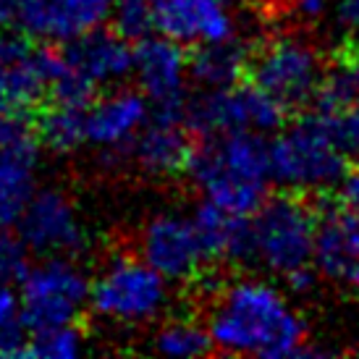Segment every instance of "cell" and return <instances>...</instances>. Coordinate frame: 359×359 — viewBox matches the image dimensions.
<instances>
[{
	"instance_id": "cell-1",
	"label": "cell",
	"mask_w": 359,
	"mask_h": 359,
	"mask_svg": "<svg viewBox=\"0 0 359 359\" xmlns=\"http://www.w3.org/2000/svg\"><path fill=\"white\" fill-rule=\"evenodd\" d=\"M208 330L223 354L265 359L297 357L304 346V323L278 291L262 280H231L210 294Z\"/></svg>"
},
{
	"instance_id": "cell-2",
	"label": "cell",
	"mask_w": 359,
	"mask_h": 359,
	"mask_svg": "<svg viewBox=\"0 0 359 359\" xmlns=\"http://www.w3.org/2000/svg\"><path fill=\"white\" fill-rule=\"evenodd\" d=\"M205 202L231 215H255L273 179L270 142L259 131H231L205 137L187 165Z\"/></svg>"
},
{
	"instance_id": "cell-3",
	"label": "cell",
	"mask_w": 359,
	"mask_h": 359,
	"mask_svg": "<svg viewBox=\"0 0 359 359\" xmlns=\"http://www.w3.org/2000/svg\"><path fill=\"white\" fill-rule=\"evenodd\" d=\"M170 304V280L140 255L118 252L92 276L90 309L118 328H144L158 323Z\"/></svg>"
},
{
	"instance_id": "cell-4",
	"label": "cell",
	"mask_w": 359,
	"mask_h": 359,
	"mask_svg": "<svg viewBox=\"0 0 359 359\" xmlns=\"http://www.w3.org/2000/svg\"><path fill=\"white\" fill-rule=\"evenodd\" d=\"M318 218L320 191L286 187L268 194L257 212L252 215L257 259L280 276L309 265L315 257Z\"/></svg>"
},
{
	"instance_id": "cell-5",
	"label": "cell",
	"mask_w": 359,
	"mask_h": 359,
	"mask_svg": "<svg viewBox=\"0 0 359 359\" xmlns=\"http://www.w3.org/2000/svg\"><path fill=\"white\" fill-rule=\"evenodd\" d=\"M92 278L74 255H42L19 280L21 312L32 333L76 325L90 307Z\"/></svg>"
},
{
	"instance_id": "cell-6",
	"label": "cell",
	"mask_w": 359,
	"mask_h": 359,
	"mask_svg": "<svg viewBox=\"0 0 359 359\" xmlns=\"http://www.w3.org/2000/svg\"><path fill=\"white\" fill-rule=\"evenodd\" d=\"M273 179L291 189H330L349 168V158L330 142L320 116L304 110L270 144Z\"/></svg>"
},
{
	"instance_id": "cell-7",
	"label": "cell",
	"mask_w": 359,
	"mask_h": 359,
	"mask_svg": "<svg viewBox=\"0 0 359 359\" xmlns=\"http://www.w3.org/2000/svg\"><path fill=\"white\" fill-rule=\"evenodd\" d=\"M184 118L191 134L197 137H218L231 131H259L270 134L286 126L289 110L268 92L255 87L252 81H241L233 87H215L191 97L184 108Z\"/></svg>"
},
{
	"instance_id": "cell-8",
	"label": "cell",
	"mask_w": 359,
	"mask_h": 359,
	"mask_svg": "<svg viewBox=\"0 0 359 359\" xmlns=\"http://www.w3.org/2000/svg\"><path fill=\"white\" fill-rule=\"evenodd\" d=\"M323 76L325 69L318 50L297 37H273L265 45H255L247 71V81L278 100L289 116L312 108Z\"/></svg>"
},
{
	"instance_id": "cell-9",
	"label": "cell",
	"mask_w": 359,
	"mask_h": 359,
	"mask_svg": "<svg viewBox=\"0 0 359 359\" xmlns=\"http://www.w3.org/2000/svg\"><path fill=\"white\" fill-rule=\"evenodd\" d=\"M63 71V53L32 45L19 32H0V116H27L50 95Z\"/></svg>"
},
{
	"instance_id": "cell-10",
	"label": "cell",
	"mask_w": 359,
	"mask_h": 359,
	"mask_svg": "<svg viewBox=\"0 0 359 359\" xmlns=\"http://www.w3.org/2000/svg\"><path fill=\"white\" fill-rule=\"evenodd\" d=\"M8 27L37 42H66L110 24L116 0H0Z\"/></svg>"
},
{
	"instance_id": "cell-11",
	"label": "cell",
	"mask_w": 359,
	"mask_h": 359,
	"mask_svg": "<svg viewBox=\"0 0 359 359\" xmlns=\"http://www.w3.org/2000/svg\"><path fill=\"white\" fill-rule=\"evenodd\" d=\"M137 255L170 283L200 278L202 268L210 265L194 218L173 210H160L142 223L137 233Z\"/></svg>"
},
{
	"instance_id": "cell-12",
	"label": "cell",
	"mask_w": 359,
	"mask_h": 359,
	"mask_svg": "<svg viewBox=\"0 0 359 359\" xmlns=\"http://www.w3.org/2000/svg\"><path fill=\"white\" fill-rule=\"evenodd\" d=\"M42 142L24 116H0V226H16L37 191Z\"/></svg>"
},
{
	"instance_id": "cell-13",
	"label": "cell",
	"mask_w": 359,
	"mask_h": 359,
	"mask_svg": "<svg viewBox=\"0 0 359 359\" xmlns=\"http://www.w3.org/2000/svg\"><path fill=\"white\" fill-rule=\"evenodd\" d=\"M16 229L37 255L76 257L90 244V233L84 229L76 202L60 187H37Z\"/></svg>"
},
{
	"instance_id": "cell-14",
	"label": "cell",
	"mask_w": 359,
	"mask_h": 359,
	"mask_svg": "<svg viewBox=\"0 0 359 359\" xmlns=\"http://www.w3.org/2000/svg\"><path fill=\"white\" fill-rule=\"evenodd\" d=\"M152 116V102L142 90L110 87L87 108V144L102 152L105 163L121 165L129 160L131 142Z\"/></svg>"
},
{
	"instance_id": "cell-15",
	"label": "cell",
	"mask_w": 359,
	"mask_h": 359,
	"mask_svg": "<svg viewBox=\"0 0 359 359\" xmlns=\"http://www.w3.org/2000/svg\"><path fill=\"white\" fill-rule=\"evenodd\" d=\"M131 76L152 108L184 110L187 108V84L191 79L189 55L181 42L165 34H150L134 42V71Z\"/></svg>"
},
{
	"instance_id": "cell-16",
	"label": "cell",
	"mask_w": 359,
	"mask_h": 359,
	"mask_svg": "<svg viewBox=\"0 0 359 359\" xmlns=\"http://www.w3.org/2000/svg\"><path fill=\"white\" fill-rule=\"evenodd\" d=\"M315 265L330 280L359 291V212L341 205L330 189H320Z\"/></svg>"
},
{
	"instance_id": "cell-17",
	"label": "cell",
	"mask_w": 359,
	"mask_h": 359,
	"mask_svg": "<svg viewBox=\"0 0 359 359\" xmlns=\"http://www.w3.org/2000/svg\"><path fill=\"white\" fill-rule=\"evenodd\" d=\"M191 152V129L187 126L184 110L152 108L150 121L131 142L129 163L150 179H170L187 170Z\"/></svg>"
},
{
	"instance_id": "cell-18",
	"label": "cell",
	"mask_w": 359,
	"mask_h": 359,
	"mask_svg": "<svg viewBox=\"0 0 359 359\" xmlns=\"http://www.w3.org/2000/svg\"><path fill=\"white\" fill-rule=\"evenodd\" d=\"M66 69L87 81L92 90L118 87L134 71V48L118 32H108L105 27L87 32L76 40L66 42Z\"/></svg>"
},
{
	"instance_id": "cell-19",
	"label": "cell",
	"mask_w": 359,
	"mask_h": 359,
	"mask_svg": "<svg viewBox=\"0 0 359 359\" xmlns=\"http://www.w3.org/2000/svg\"><path fill=\"white\" fill-rule=\"evenodd\" d=\"M233 0H158V32L184 48L236 37Z\"/></svg>"
},
{
	"instance_id": "cell-20",
	"label": "cell",
	"mask_w": 359,
	"mask_h": 359,
	"mask_svg": "<svg viewBox=\"0 0 359 359\" xmlns=\"http://www.w3.org/2000/svg\"><path fill=\"white\" fill-rule=\"evenodd\" d=\"M252 50H255V45L239 40V37L197 45L189 55L191 79L202 84L205 90L241 84V81H247Z\"/></svg>"
},
{
	"instance_id": "cell-21",
	"label": "cell",
	"mask_w": 359,
	"mask_h": 359,
	"mask_svg": "<svg viewBox=\"0 0 359 359\" xmlns=\"http://www.w3.org/2000/svg\"><path fill=\"white\" fill-rule=\"evenodd\" d=\"M37 137L42 147L55 155H71L87 144V108L53 100L37 121Z\"/></svg>"
},
{
	"instance_id": "cell-22",
	"label": "cell",
	"mask_w": 359,
	"mask_h": 359,
	"mask_svg": "<svg viewBox=\"0 0 359 359\" xmlns=\"http://www.w3.org/2000/svg\"><path fill=\"white\" fill-rule=\"evenodd\" d=\"M152 349L160 357L170 359H197L215 351L212 336L208 325H202L191 318L163 320L152 333Z\"/></svg>"
},
{
	"instance_id": "cell-23",
	"label": "cell",
	"mask_w": 359,
	"mask_h": 359,
	"mask_svg": "<svg viewBox=\"0 0 359 359\" xmlns=\"http://www.w3.org/2000/svg\"><path fill=\"white\" fill-rule=\"evenodd\" d=\"M29 328L21 312V294L0 283V357H27Z\"/></svg>"
},
{
	"instance_id": "cell-24",
	"label": "cell",
	"mask_w": 359,
	"mask_h": 359,
	"mask_svg": "<svg viewBox=\"0 0 359 359\" xmlns=\"http://www.w3.org/2000/svg\"><path fill=\"white\" fill-rule=\"evenodd\" d=\"M113 29L129 42H140L158 32V0H116Z\"/></svg>"
},
{
	"instance_id": "cell-25",
	"label": "cell",
	"mask_w": 359,
	"mask_h": 359,
	"mask_svg": "<svg viewBox=\"0 0 359 359\" xmlns=\"http://www.w3.org/2000/svg\"><path fill=\"white\" fill-rule=\"evenodd\" d=\"M84 354V336L76 325H58V328L37 330L29 336L27 357L40 359H74Z\"/></svg>"
},
{
	"instance_id": "cell-26",
	"label": "cell",
	"mask_w": 359,
	"mask_h": 359,
	"mask_svg": "<svg viewBox=\"0 0 359 359\" xmlns=\"http://www.w3.org/2000/svg\"><path fill=\"white\" fill-rule=\"evenodd\" d=\"M29 244L24 241L19 229L13 226H0V283H19L27 270H29Z\"/></svg>"
},
{
	"instance_id": "cell-27",
	"label": "cell",
	"mask_w": 359,
	"mask_h": 359,
	"mask_svg": "<svg viewBox=\"0 0 359 359\" xmlns=\"http://www.w3.org/2000/svg\"><path fill=\"white\" fill-rule=\"evenodd\" d=\"M333 63L349 74L359 92V34L351 32L349 37L341 42L339 48H336V53H333Z\"/></svg>"
},
{
	"instance_id": "cell-28",
	"label": "cell",
	"mask_w": 359,
	"mask_h": 359,
	"mask_svg": "<svg viewBox=\"0 0 359 359\" xmlns=\"http://www.w3.org/2000/svg\"><path fill=\"white\" fill-rule=\"evenodd\" d=\"M333 197L341 202V205H346L349 210H357L359 212V160L346 168V173L341 176V181L333 187Z\"/></svg>"
},
{
	"instance_id": "cell-29",
	"label": "cell",
	"mask_w": 359,
	"mask_h": 359,
	"mask_svg": "<svg viewBox=\"0 0 359 359\" xmlns=\"http://www.w3.org/2000/svg\"><path fill=\"white\" fill-rule=\"evenodd\" d=\"M318 273L320 270H312L309 265H302V268L289 270L283 278H286V286H289L291 291H297V294H307V291L315 289V283H318Z\"/></svg>"
},
{
	"instance_id": "cell-30",
	"label": "cell",
	"mask_w": 359,
	"mask_h": 359,
	"mask_svg": "<svg viewBox=\"0 0 359 359\" xmlns=\"http://www.w3.org/2000/svg\"><path fill=\"white\" fill-rule=\"evenodd\" d=\"M339 21L359 34V0H339Z\"/></svg>"
},
{
	"instance_id": "cell-31",
	"label": "cell",
	"mask_w": 359,
	"mask_h": 359,
	"mask_svg": "<svg viewBox=\"0 0 359 359\" xmlns=\"http://www.w3.org/2000/svg\"><path fill=\"white\" fill-rule=\"evenodd\" d=\"M325 6H328V0H294V11L309 21H315L318 16H323Z\"/></svg>"
},
{
	"instance_id": "cell-32",
	"label": "cell",
	"mask_w": 359,
	"mask_h": 359,
	"mask_svg": "<svg viewBox=\"0 0 359 359\" xmlns=\"http://www.w3.org/2000/svg\"><path fill=\"white\" fill-rule=\"evenodd\" d=\"M8 27V19H6V11H3V3H0V29Z\"/></svg>"
},
{
	"instance_id": "cell-33",
	"label": "cell",
	"mask_w": 359,
	"mask_h": 359,
	"mask_svg": "<svg viewBox=\"0 0 359 359\" xmlns=\"http://www.w3.org/2000/svg\"><path fill=\"white\" fill-rule=\"evenodd\" d=\"M357 354H359V349H357Z\"/></svg>"
}]
</instances>
